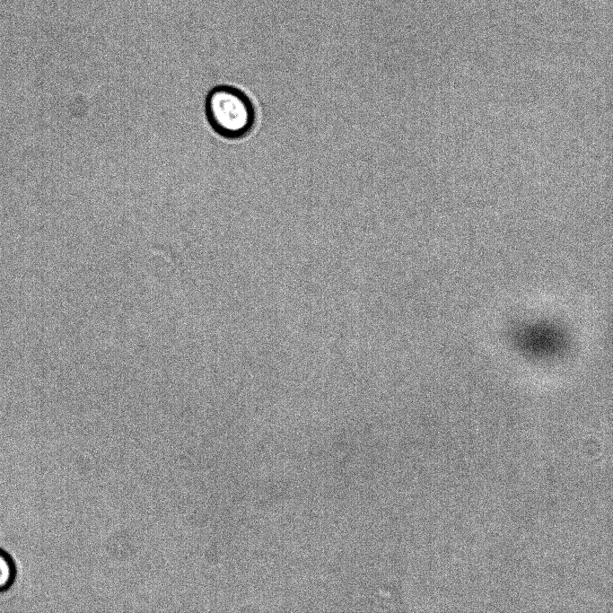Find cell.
<instances>
[{
	"instance_id": "obj_2",
	"label": "cell",
	"mask_w": 613,
	"mask_h": 613,
	"mask_svg": "<svg viewBox=\"0 0 613 613\" xmlns=\"http://www.w3.org/2000/svg\"><path fill=\"white\" fill-rule=\"evenodd\" d=\"M511 340L520 352L539 358L560 354L568 342L566 334L561 328L547 323H533L514 328Z\"/></svg>"
},
{
	"instance_id": "obj_3",
	"label": "cell",
	"mask_w": 613,
	"mask_h": 613,
	"mask_svg": "<svg viewBox=\"0 0 613 613\" xmlns=\"http://www.w3.org/2000/svg\"><path fill=\"white\" fill-rule=\"evenodd\" d=\"M17 564L13 556L0 547V597L9 591L16 582Z\"/></svg>"
},
{
	"instance_id": "obj_1",
	"label": "cell",
	"mask_w": 613,
	"mask_h": 613,
	"mask_svg": "<svg viewBox=\"0 0 613 613\" xmlns=\"http://www.w3.org/2000/svg\"><path fill=\"white\" fill-rule=\"evenodd\" d=\"M205 112L211 128L226 139L246 136L256 119L250 99L239 88L228 84L210 89L205 101Z\"/></svg>"
}]
</instances>
